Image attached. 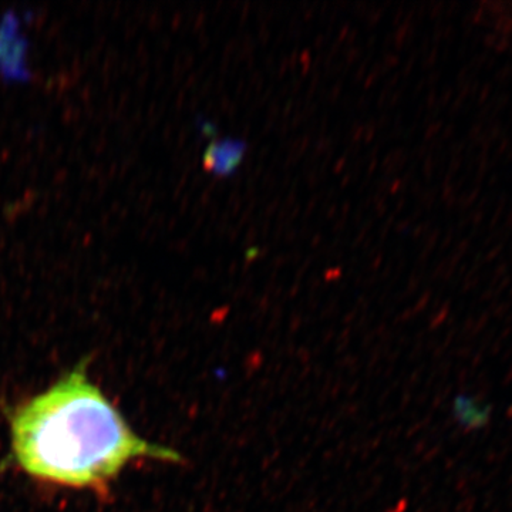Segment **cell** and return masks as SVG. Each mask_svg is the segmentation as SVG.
<instances>
[{"label":"cell","mask_w":512,"mask_h":512,"mask_svg":"<svg viewBox=\"0 0 512 512\" xmlns=\"http://www.w3.org/2000/svg\"><path fill=\"white\" fill-rule=\"evenodd\" d=\"M248 144L242 138L214 137L204 153L205 171L218 178L232 177L244 161Z\"/></svg>","instance_id":"cell-3"},{"label":"cell","mask_w":512,"mask_h":512,"mask_svg":"<svg viewBox=\"0 0 512 512\" xmlns=\"http://www.w3.org/2000/svg\"><path fill=\"white\" fill-rule=\"evenodd\" d=\"M490 404L483 402L476 396L463 394L454 400V416L464 430L476 431L484 429L491 421Z\"/></svg>","instance_id":"cell-4"},{"label":"cell","mask_w":512,"mask_h":512,"mask_svg":"<svg viewBox=\"0 0 512 512\" xmlns=\"http://www.w3.org/2000/svg\"><path fill=\"white\" fill-rule=\"evenodd\" d=\"M9 467L37 483L107 497L136 461L183 464L174 448L138 436L79 363L8 412Z\"/></svg>","instance_id":"cell-1"},{"label":"cell","mask_w":512,"mask_h":512,"mask_svg":"<svg viewBox=\"0 0 512 512\" xmlns=\"http://www.w3.org/2000/svg\"><path fill=\"white\" fill-rule=\"evenodd\" d=\"M30 42L22 32V20L15 9L0 16V77L6 83H28L33 79L29 69Z\"/></svg>","instance_id":"cell-2"}]
</instances>
